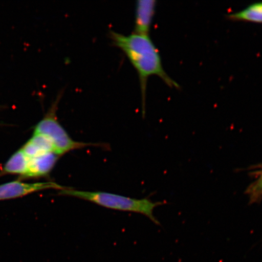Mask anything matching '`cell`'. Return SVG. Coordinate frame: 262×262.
I'll list each match as a JSON object with an SVG mask.
<instances>
[{
    "instance_id": "7",
    "label": "cell",
    "mask_w": 262,
    "mask_h": 262,
    "mask_svg": "<svg viewBox=\"0 0 262 262\" xmlns=\"http://www.w3.org/2000/svg\"><path fill=\"white\" fill-rule=\"evenodd\" d=\"M29 160L21 149L15 152L6 162L0 171V177L6 175H18L25 179L28 169Z\"/></svg>"
},
{
    "instance_id": "5",
    "label": "cell",
    "mask_w": 262,
    "mask_h": 262,
    "mask_svg": "<svg viewBox=\"0 0 262 262\" xmlns=\"http://www.w3.org/2000/svg\"><path fill=\"white\" fill-rule=\"evenodd\" d=\"M156 8L155 0H140L137 2L135 34L149 35Z\"/></svg>"
},
{
    "instance_id": "2",
    "label": "cell",
    "mask_w": 262,
    "mask_h": 262,
    "mask_svg": "<svg viewBox=\"0 0 262 262\" xmlns=\"http://www.w3.org/2000/svg\"><path fill=\"white\" fill-rule=\"evenodd\" d=\"M59 194L83 199L114 210L139 213L147 216L155 224H159L153 211L160 204L148 199H136L109 192L82 191L67 188L60 190Z\"/></svg>"
},
{
    "instance_id": "4",
    "label": "cell",
    "mask_w": 262,
    "mask_h": 262,
    "mask_svg": "<svg viewBox=\"0 0 262 262\" xmlns=\"http://www.w3.org/2000/svg\"><path fill=\"white\" fill-rule=\"evenodd\" d=\"M65 188L64 186L52 182L28 183L16 180L0 185V201L22 198L43 190H62Z\"/></svg>"
},
{
    "instance_id": "9",
    "label": "cell",
    "mask_w": 262,
    "mask_h": 262,
    "mask_svg": "<svg viewBox=\"0 0 262 262\" xmlns=\"http://www.w3.org/2000/svg\"><path fill=\"white\" fill-rule=\"evenodd\" d=\"M234 21H244L262 24V3H255L242 11L228 16Z\"/></svg>"
},
{
    "instance_id": "10",
    "label": "cell",
    "mask_w": 262,
    "mask_h": 262,
    "mask_svg": "<svg viewBox=\"0 0 262 262\" xmlns=\"http://www.w3.org/2000/svg\"><path fill=\"white\" fill-rule=\"evenodd\" d=\"M247 194L251 203H257L262 198V169L255 175V180L247 189Z\"/></svg>"
},
{
    "instance_id": "3",
    "label": "cell",
    "mask_w": 262,
    "mask_h": 262,
    "mask_svg": "<svg viewBox=\"0 0 262 262\" xmlns=\"http://www.w3.org/2000/svg\"><path fill=\"white\" fill-rule=\"evenodd\" d=\"M61 94L59 95L48 113L34 127V134L45 137L52 144L54 152L58 156L75 149L88 146H97L98 144L77 142L71 138L67 131L59 122L57 116L58 103Z\"/></svg>"
},
{
    "instance_id": "8",
    "label": "cell",
    "mask_w": 262,
    "mask_h": 262,
    "mask_svg": "<svg viewBox=\"0 0 262 262\" xmlns=\"http://www.w3.org/2000/svg\"><path fill=\"white\" fill-rule=\"evenodd\" d=\"M28 158H32L48 152H54L53 146L45 137L33 134L32 137L21 148Z\"/></svg>"
},
{
    "instance_id": "6",
    "label": "cell",
    "mask_w": 262,
    "mask_h": 262,
    "mask_svg": "<svg viewBox=\"0 0 262 262\" xmlns=\"http://www.w3.org/2000/svg\"><path fill=\"white\" fill-rule=\"evenodd\" d=\"M58 156L54 152H48L28 158V169L25 179L39 178L49 174L56 164Z\"/></svg>"
},
{
    "instance_id": "1",
    "label": "cell",
    "mask_w": 262,
    "mask_h": 262,
    "mask_svg": "<svg viewBox=\"0 0 262 262\" xmlns=\"http://www.w3.org/2000/svg\"><path fill=\"white\" fill-rule=\"evenodd\" d=\"M110 35L113 44L126 55L138 74L143 116L145 114L147 80L150 77L156 75L161 78L167 86L179 89L180 85L164 70L158 49L149 35L135 33L126 35L114 31H111Z\"/></svg>"
}]
</instances>
